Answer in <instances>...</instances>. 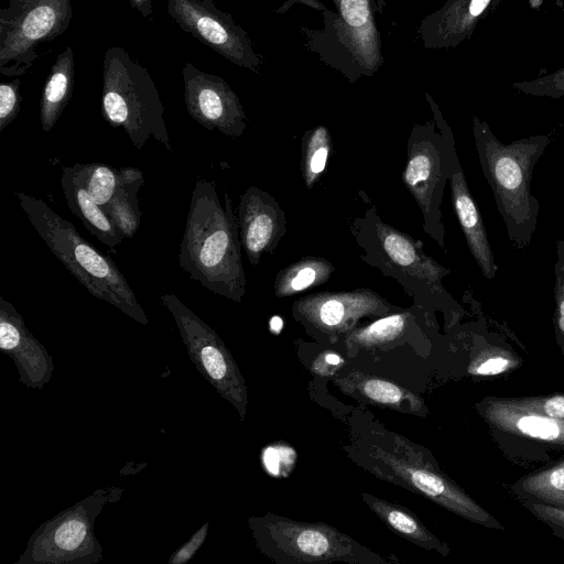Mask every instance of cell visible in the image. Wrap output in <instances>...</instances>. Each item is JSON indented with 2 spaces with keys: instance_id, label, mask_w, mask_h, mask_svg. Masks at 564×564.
<instances>
[{
  "instance_id": "603a6c76",
  "label": "cell",
  "mask_w": 564,
  "mask_h": 564,
  "mask_svg": "<svg viewBox=\"0 0 564 564\" xmlns=\"http://www.w3.org/2000/svg\"><path fill=\"white\" fill-rule=\"evenodd\" d=\"M74 74V53L67 46L57 55L42 90L40 119L43 131L48 132L55 127L70 100Z\"/></svg>"
},
{
  "instance_id": "52a82bcc",
  "label": "cell",
  "mask_w": 564,
  "mask_h": 564,
  "mask_svg": "<svg viewBox=\"0 0 564 564\" xmlns=\"http://www.w3.org/2000/svg\"><path fill=\"white\" fill-rule=\"evenodd\" d=\"M337 11L318 3L322 29L301 28L304 46L349 82L372 76L382 65L373 0H334ZM377 8V7H376Z\"/></svg>"
},
{
  "instance_id": "30bf717a",
  "label": "cell",
  "mask_w": 564,
  "mask_h": 564,
  "mask_svg": "<svg viewBox=\"0 0 564 564\" xmlns=\"http://www.w3.org/2000/svg\"><path fill=\"white\" fill-rule=\"evenodd\" d=\"M123 488H100L43 522L31 535L17 564H97L102 546L94 523L102 509L118 501Z\"/></svg>"
},
{
  "instance_id": "9a60e30c",
  "label": "cell",
  "mask_w": 564,
  "mask_h": 564,
  "mask_svg": "<svg viewBox=\"0 0 564 564\" xmlns=\"http://www.w3.org/2000/svg\"><path fill=\"white\" fill-rule=\"evenodd\" d=\"M400 311L370 289L319 292L296 300L293 315L308 327L336 337L347 334L365 317H381Z\"/></svg>"
},
{
  "instance_id": "e0dca14e",
  "label": "cell",
  "mask_w": 564,
  "mask_h": 564,
  "mask_svg": "<svg viewBox=\"0 0 564 564\" xmlns=\"http://www.w3.org/2000/svg\"><path fill=\"white\" fill-rule=\"evenodd\" d=\"M241 247L249 262L258 265L272 253L286 234V215L268 192L250 186L240 196L237 215Z\"/></svg>"
},
{
  "instance_id": "2e32d148",
  "label": "cell",
  "mask_w": 564,
  "mask_h": 564,
  "mask_svg": "<svg viewBox=\"0 0 564 564\" xmlns=\"http://www.w3.org/2000/svg\"><path fill=\"white\" fill-rule=\"evenodd\" d=\"M184 100L189 116L207 130L238 138L247 128V116L238 95L220 76L183 67Z\"/></svg>"
},
{
  "instance_id": "8fae6325",
  "label": "cell",
  "mask_w": 564,
  "mask_h": 564,
  "mask_svg": "<svg viewBox=\"0 0 564 564\" xmlns=\"http://www.w3.org/2000/svg\"><path fill=\"white\" fill-rule=\"evenodd\" d=\"M475 409L510 459L546 462L551 452L564 451V420L545 414L535 395H487Z\"/></svg>"
},
{
  "instance_id": "cb8c5ba5",
  "label": "cell",
  "mask_w": 564,
  "mask_h": 564,
  "mask_svg": "<svg viewBox=\"0 0 564 564\" xmlns=\"http://www.w3.org/2000/svg\"><path fill=\"white\" fill-rule=\"evenodd\" d=\"M362 500L388 528L405 540L426 550L448 555V545L434 535L410 510L386 500L362 494Z\"/></svg>"
},
{
  "instance_id": "3957f363",
  "label": "cell",
  "mask_w": 564,
  "mask_h": 564,
  "mask_svg": "<svg viewBox=\"0 0 564 564\" xmlns=\"http://www.w3.org/2000/svg\"><path fill=\"white\" fill-rule=\"evenodd\" d=\"M358 463L375 476L422 495L456 516L492 530L505 527L438 467L431 453L383 430L357 441Z\"/></svg>"
},
{
  "instance_id": "4316f807",
  "label": "cell",
  "mask_w": 564,
  "mask_h": 564,
  "mask_svg": "<svg viewBox=\"0 0 564 564\" xmlns=\"http://www.w3.org/2000/svg\"><path fill=\"white\" fill-rule=\"evenodd\" d=\"M334 271V265L325 258L304 257L276 274L274 293L278 297L299 294L307 289L326 283Z\"/></svg>"
},
{
  "instance_id": "e575fe53",
  "label": "cell",
  "mask_w": 564,
  "mask_h": 564,
  "mask_svg": "<svg viewBox=\"0 0 564 564\" xmlns=\"http://www.w3.org/2000/svg\"><path fill=\"white\" fill-rule=\"evenodd\" d=\"M521 505L539 521L547 525L555 536L564 541V508L533 501H524Z\"/></svg>"
},
{
  "instance_id": "d6986e66",
  "label": "cell",
  "mask_w": 564,
  "mask_h": 564,
  "mask_svg": "<svg viewBox=\"0 0 564 564\" xmlns=\"http://www.w3.org/2000/svg\"><path fill=\"white\" fill-rule=\"evenodd\" d=\"M502 0H447L422 19L416 34L426 48L456 47L474 34L479 21L494 12Z\"/></svg>"
},
{
  "instance_id": "277c9868",
  "label": "cell",
  "mask_w": 564,
  "mask_h": 564,
  "mask_svg": "<svg viewBox=\"0 0 564 564\" xmlns=\"http://www.w3.org/2000/svg\"><path fill=\"white\" fill-rule=\"evenodd\" d=\"M21 208L53 254L96 299L108 302L135 322L148 316L115 262L94 248L75 226L36 197L15 193Z\"/></svg>"
},
{
  "instance_id": "74e56055",
  "label": "cell",
  "mask_w": 564,
  "mask_h": 564,
  "mask_svg": "<svg viewBox=\"0 0 564 564\" xmlns=\"http://www.w3.org/2000/svg\"><path fill=\"white\" fill-rule=\"evenodd\" d=\"M131 6L139 11L143 18H149L153 13L152 0H129Z\"/></svg>"
},
{
  "instance_id": "d4e9b609",
  "label": "cell",
  "mask_w": 564,
  "mask_h": 564,
  "mask_svg": "<svg viewBox=\"0 0 564 564\" xmlns=\"http://www.w3.org/2000/svg\"><path fill=\"white\" fill-rule=\"evenodd\" d=\"M510 490L520 502L564 508V457L519 477Z\"/></svg>"
},
{
  "instance_id": "484cf974",
  "label": "cell",
  "mask_w": 564,
  "mask_h": 564,
  "mask_svg": "<svg viewBox=\"0 0 564 564\" xmlns=\"http://www.w3.org/2000/svg\"><path fill=\"white\" fill-rule=\"evenodd\" d=\"M142 171L123 167V181L112 199L102 208L123 238H131L141 223L138 191L143 185Z\"/></svg>"
},
{
  "instance_id": "d6a6232c",
  "label": "cell",
  "mask_w": 564,
  "mask_h": 564,
  "mask_svg": "<svg viewBox=\"0 0 564 564\" xmlns=\"http://www.w3.org/2000/svg\"><path fill=\"white\" fill-rule=\"evenodd\" d=\"M477 357L479 358L473 361L468 368L470 373L477 376L498 375L519 365L518 360L511 358V352L496 346H490L479 352Z\"/></svg>"
},
{
  "instance_id": "f546056e",
  "label": "cell",
  "mask_w": 564,
  "mask_h": 564,
  "mask_svg": "<svg viewBox=\"0 0 564 564\" xmlns=\"http://www.w3.org/2000/svg\"><path fill=\"white\" fill-rule=\"evenodd\" d=\"M330 150L332 137L326 127L317 126L303 134L301 170L308 189L324 173Z\"/></svg>"
},
{
  "instance_id": "f35d334b",
  "label": "cell",
  "mask_w": 564,
  "mask_h": 564,
  "mask_svg": "<svg viewBox=\"0 0 564 564\" xmlns=\"http://www.w3.org/2000/svg\"><path fill=\"white\" fill-rule=\"evenodd\" d=\"M282 328V321L281 318L279 317L278 319V316H274L271 321H270V329L272 332H274L275 334H278L280 332V329Z\"/></svg>"
},
{
  "instance_id": "ba28073f",
  "label": "cell",
  "mask_w": 564,
  "mask_h": 564,
  "mask_svg": "<svg viewBox=\"0 0 564 564\" xmlns=\"http://www.w3.org/2000/svg\"><path fill=\"white\" fill-rule=\"evenodd\" d=\"M425 96L434 120L412 128L402 181L420 208L425 234L446 250L441 207L456 147L453 131L438 106L429 94Z\"/></svg>"
},
{
  "instance_id": "ac0fdd59",
  "label": "cell",
  "mask_w": 564,
  "mask_h": 564,
  "mask_svg": "<svg viewBox=\"0 0 564 564\" xmlns=\"http://www.w3.org/2000/svg\"><path fill=\"white\" fill-rule=\"evenodd\" d=\"M0 349L13 360L19 381L28 388L43 389L52 379V356L29 330L15 307L1 296Z\"/></svg>"
},
{
  "instance_id": "6da1fadb",
  "label": "cell",
  "mask_w": 564,
  "mask_h": 564,
  "mask_svg": "<svg viewBox=\"0 0 564 564\" xmlns=\"http://www.w3.org/2000/svg\"><path fill=\"white\" fill-rule=\"evenodd\" d=\"M241 248L229 195L224 193L221 204L215 182L197 180L180 243V267L205 289L240 303L247 286Z\"/></svg>"
},
{
  "instance_id": "7402d4cb",
  "label": "cell",
  "mask_w": 564,
  "mask_h": 564,
  "mask_svg": "<svg viewBox=\"0 0 564 564\" xmlns=\"http://www.w3.org/2000/svg\"><path fill=\"white\" fill-rule=\"evenodd\" d=\"M61 184L73 214L101 243L116 252V247L123 240L122 235L78 181L72 166L63 167Z\"/></svg>"
},
{
  "instance_id": "4fadbf2b",
  "label": "cell",
  "mask_w": 564,
  "mask_h": 564,
  "mask_svg": "<svg viewBox=\"0 0 564 564\" xmlns=\"http://www.w3.org/2000/svg\"><path fill=\"white\" fill-rule=\"evenodd\" d=\"M160 303L173 316L188 357L217 393L245 420L248 405L245 379L219 335L180 299L166 293Z\"/></svg>"
},
{
  "instance_id": "4dcf8cb0",
  "label": "cell",
  "mask_w": 564,
  "mask_h": 564,
  "mask_svg": "<svg viewBox=\"0 0 564 564\" xmlns=\"http://www.w3.org/2000/svg\"><path fill=\"white\" fill-rule=\"evenodd\" d=\"M554 316L555 341L564 355V240L556 241V261L554 264Z\"/></svg>"
},
{
  "instance_id": "f1b7e54d",
  "label": "cell",
  "mask_w": 564,
  "mask_h": 564,
  "mask_svg": "<svg viewBox=\"0 0 564 564\" xmlns=\"http://www.w3.org/2000/svg\"><path fill=\"white\" fill-rule=\"evenodd\" d=\"M72 167L78 181L101 208L112 199L123 181V167L117 170L100 163H76Z\"/></svg>"
},
{
  "instance_id": "83f0119b",
  "label": "cell",
  "mask_w": 564,
  "mask_h": 564,
  "mask_svg": "<svg viewBox=\"0 0 564 564\" xmlns=\"http://www.w3.org/2000/svg\"><path fill=\"white\" fill-rule=\"evenodd\" d=\"M410 311L393 312L372 323L347 333L345 344L352 349L373 348L391 344L401 338L413 322Z\"/></svg>"
},
{
  "instance_id": "1f68e13d",
  "label": "cell",
  "mask_w": 564,
  "mask_h": 564,
  "mask_svg": "<svg viewBox=\"0 0 564 564\" xmlns=\"http://www.w3.org/2000/svg\"><path fill=\"white\" fill-rule=\"evenodd\" d=\"M512 88L519 93L535 97H564V66L557 70L531 80L514 82Z\"/></svg>"
},
{
  "instance_id": "5bb4252c",
  "label": "cell",
  "mask_w": 564,
  "mask_h": 564,
  "mask_svg": "<svg viewBox=\"0 0 564 564\" xmlns=\"http://www.w3.org/2000/svg\"><path fill=\"white\" fill-rule=\"evenodd\" d=\"M178 26L232 64L260 74L263 58L248 33L213 0H165Z\"/></svg>"
},
{
  "instance_id": "8d00e7d4",
  "label": "cell",
  "mask_w": 564,
  "mask_h": 564,
  "mask_svg": "<svg viewBox=\"0 0 564 564\" xmlns=\"http://www.w3.org/2000/svg\"><path fill=\"white\" fill-rule=\"evenodd\" d=\"M344 359L334 351L321 352L312 365V370L322 377L333 376L343 366Z\"/></svg>"
},
{
  "instance_id": "7c38bea8",
  "label": "cell",
  "mask_w": 564,
  "mask_h": 564,
  "mask_svg": "<svg viewBox=\"0 0 564 564\" xmlns=\"http://www.w3.org/2000/svg\"><path fill=\"white\" fill-rule=\"evenodd\" d=\"M72 0H8L0 10V74L25 75L37 61V48L69 26Z\"/></svg>"
},
{
  "instance_id": "d590c367",
  "label": "cell",
  "mask_w": 564,
  "mask_h": 564,
  "mask_svg": "<svg viewBox=\"0 0 564 564\" xmlns=\"http://www.w3.org/2000/svg\"><path fill=\"white\" fill-rule=\"evenodd\" d=\"M209 522L200 527L180 549L169 558V564H185L194 557L206 540Z\"/></svg>"
},
{
  "instance_id": "8992f818",
  "label": "cell",
  "mask_w": 564,
  "mask_h": 564,
  "mask_svg": "<svg viewBox=\"0 0 564 564\" xmlns=\"http://www.w3.org/2000/svg\"><path fill=\"white\" fill-rule=\"evenodd\" d=\"M159 90L145 67L119 46L106 50L102 62L101 115L122 128L137 149L153 138L172 151Z\"/></svg>"
},
{
  "instance_id": "ffe728a7",
  "label": "cell",
  "mask_w": 564,
  "mask_h": 564,
  "mask_svg": "<svg viewBox=\"0 0 564 564\" xmlns=\"http://www.w3.org/2000/svg\"><path fill=\"white\" fill-rule=\"evenodd\" d=\"M449 186L452 204L468 249L478 264L482 275L491 280L496 276L498 264L488 241L484 220L478 206L469 191L457 152L451 166Z\"/></svg>"
},
{
  "instance_id": "7a4b0ae2",
  "label": "cell",
  "mask_w": 564,
  "mask_h": 564,
  "mask_svg": "<svg viewBox=\"0 0 564 564\" xmlns=\"http://www.w3.org/2000/svg\"><path fill=\"white\" fill-rule=\"evenodd\" d=\"M471 131L479 164L507 229L510 242L525 249L538 226L540 204L531 194L533 169L551 143L547 134L503 144L488 123L473 116Z\"/></svg>"
},
{
  "instance_id": "44dd1931",
  "label": "cell",
  "mask_w": 564,
  "mask_h": 564,
  "mask_svg": "<svg viewBox=\"0 0 564 564\" xmlns=\"http://www.w3.org/2000/svg\"><path fill=\"white\" fill-rule=\"evenodd\" d=\"M336 384L347 393L357 394L368 403L423 415V400L393 381L376 376L352 371L335 380Z\"/></svg>"
},
{
  "instance_id": "836d02e7",
  "label": "cell",
  "mask_w": 564,
  "mask_h": 564,
  "mask_svg": "<svg viewBox=\"0 0 564 564\" xmlns=\"http://www.w3.org/2000/svg\"><path fill=\"white\" fill-rule=\"evenodd\" d=\"M20 77L0 84V132L18 116L21 108Z\"/></svg>"
},
{
  "instance_id": "5b68a950",
  "label": "cell",
  "mask_w": 564,
  "mask_h": 564,
  "mask_svg": "<svg viewBox=\"0 0 564 564\" xmlns=\"http://www.w3.org/2000/svg\"><path fill=\"white\" fill-rule=\"evenodd\" d=\"M364 262L394 279L420 302L455 305L443 285L451 270L427 256L421 241L383 223L375 207L351 225Z\"/></svg>"
},
{
  "instance_id": "9c48e42d",
  "label": "cell",
  "mask_w": 564,
  "mask_h": 564,
  "mask_svg": "<svg viewBox=\"0 0 564 564\" xmlns=\"http://www.w3.org/2000/svg\"><path fill=\"white\" fill-rule=\"evenodd\" d=\"M248 524L259 550L279 563H384L379 554L324 523L268 513L249 518Z\"/></svg>"
}]
</instances>
